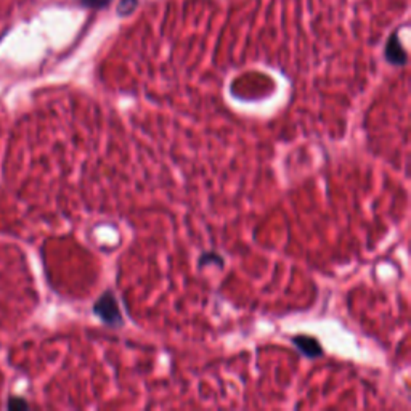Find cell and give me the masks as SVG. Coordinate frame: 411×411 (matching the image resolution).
<instances>
[{
  "mask_svg": "<svg viewBox=\"0 0 411 411\" xmlns=\"http://www.w3.org/2000/svg\"><path fill=\"white\" fill-rule=\"evenodd\" d=\"M93 312L95 315L100 316V320L107 325L116 326V325H122V315L119 310V305H117V301L113 296V292L108 291L98 299L93 305Z\"/></svg>",
  "mask_w": 411,
  "mask_h": 411,
  "instance_id": "1",
  "label": "cell"
},
{
  "mask_svg": "<svg viewBox=\"0 0 411 411\" xmlns=\"http://www.w3.org/2000/svg\"><path fill=\"white\" fill-rule=\"evenodd\" d=\"M292 342H294L296 347L302 352L305 357L309 358H318L323 355V350L320 347L318 340L315 338H310V336H296L292 339Z\"/></svg>",
  "mask_w": 411,
  "mask_h": 411,
  "instance_id": "2",
  "label": "cell"
},
{
  "mask_svg": "<svg viewBox=\"0 0 411 411\" xmlns=\"http://www.w3.org/2000/svg\"><path fill=\"white\" fill-rule=\"evenodd\" d=\"M386 55H387V60H389L393 64H405V63H407V54H405V50L402 49V45L397 40V37L391 39L389 45H387Z\"/></svg>",
  "mask_w": 411,
  "mask_h": 411,
  "instance_id": "3",
  "label": "cell"
},
{
  "mask_svg": "<svg viewBox=\"0 0 411 411\" xmlns=\"http://www.w3.org/2000/svg\"><path fill=\"white\" fill-rule=\"evenodd\" d=\"M210 261H214L215 263H219V266H222L220 256H217V254H204V256H203V259H201V266H203V263H206V266H208V263H209Z\"/></svg>",
  "mask_w": 411,
  "mask_h": 411,
  "instance_id": "4",
  "label": "cell"
}]
</instances>
